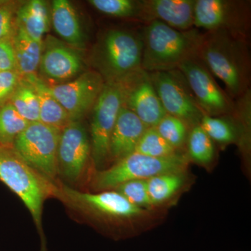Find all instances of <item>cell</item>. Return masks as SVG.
I'll use <instances>...</instances> for the list:
<instances>
[{
	"instance_id": "1",
	"label": "cell",
	"mask_w": 251,
	"mask_h": 251,
	"mask_svg": "<svg viewBox=\"0 0 251 251\" xmlns=\"http://www.w3.org/2000/svg\"><path fill=\"white\" fill-rule=\"evenodd\" d=\"M198 57L224 82L231 99H237L249 90L251 64L246 36L225 30L206 31Z\"/></svg>"
},
{
	"instance_id": "2",
	"label": "cell",
	"mask_w": 251,
	"mask_h": 251,
	"mask_svg": "<svg viewBox=\"0 0 251 251\" xmlns=\"http://www.w3.org/2000/svg\"><path fill=\"white\" fill-rule=\"evenodd\" d=\"M202 37L196 28L180 31L161 21H150L143 35L142 68L148 73L177 69L184 61L198 57Z\"/></svg>"
},
{
	"instance_id": "3",
	"label": "cell",
	"mask_w": 251,
	"mask_h": 251,
	"mask_svg": "<svg viewBox=\"0 0 251 251\" xmlns=\"http://www.w3.org/2000/svg\"><path fill=\"white\" fill-rule=\"evenodd\" d=\"M0 181L23 201L41 232L44 201L49 196L57 197L58 187L28 165L13 147L1 145Z\"/></svg>"
},
{
	"instance_id": "4",
	"label": "cell",
	"mask_w": 251,
	"mask_h": 251,
	"mask_svg": "<svg viewBox=\"0 0 251 251\" xmlns=\"http://www.w3.org/2000/svg\"><path fill=\"white\" fill-rule=\"evenodd\" d=\"M143 36L112 29L102 38L97 53L99 74L106 81L128 80L143 72Z\"/></svg>"
},
{
	"instance_id": "5",
	"label": "cell",
	"mask_w": 251,
	"mask_h": 251,
	"mask_svg": "<svg viewBox=\"0 0 251 251\" xmlns=\"http://www.w3.org/2000/svg\"><path fill=\"white\" fill-rule=\"evenodd\" d=\"M184 155L176 154L165 158H153L133 153L117 161L108 169L94 175L93 186L97 191H108L133 180H147L166 173H181L188 166Z\"/></svg>"
},
{
	"instance_id": "6",
	"label": "cell",
	"mask_w": 251,
	"mask_h": 251,
	"mask_svg": "<svg viewBox=\"0 0 251 251\" xmlns=\"http://www.w3.org/2000/svg\"><path fill=\"white\" fill-rule=\"evenodd\" d=\"M137 75L128 80L105 82L92 108L91 152L94 164L98 168L110 156L109 146L112 132L119 113L125 105L128 86Z\"/></svg>"
},
{
	"instance_id": "7",
	"label": "cell",
	"mask_w": 251,
	"mask_h": 251,
	"mask_svg": "<svg viewBox=\"0 0 251 251\" xmlns=\"http://www.w3.org/2000/svg\"><path fill=\"white\" fill-rule=\"evenodd\" d=\"M61 130L40 122L28 125L13 148L36 171L52 181L58 173L57 151Z\"/></svg>"
},
{
	"instance_id": "8",
	"label": "cell",
	"mask_w": 251,
	"mask_h": 251,
	"mask_svg": "<svg viewBox=\"0 0 251 251\" xmlns=\"http://www.w3.org/2000/svg\"><path fill=\"white\" fill-rule=\"evenodd\" d=\"M148 74L167 115L177 117L191 128L199 125L204 113L183 74L178 69Z\"/></svg>"
},
{
	"instance_id": "9",
	"label": "cell",
	"mask_w": 251,
	"mask_h": 251,
	"mask_svg": "<svg viewBox=\"0 0 251 251\" xmlns=\"http://www.w3.org/2000/svg\"><path fill=\"white\" fill-rule=\"evenodd\" d=\"M177 69L184 75L196 102L205 115L220 117L233 112L232 99L220 87L199 57L184 61Z\"/></svg>"
},
{
	"instance_id": "10",
	"label": "cell",
	"mask_w": 251,
	"mask_h": 251,
	"mask_svg": "<svg viewBox=\"0 0 251 251\" xmlns=\"http://www.w3.org/2000/svg\"><path fill=\"white\" fill-rule=\"evenodd\" d=\"M57 197L79 210L103 219H135L143 217L146 212L145 209L133 205L115 191L85 193L63 185L59 188Z\"/></svg>"
},
{
	"instance_id": "11",
	"label": "cell",
	"mask_w": 251,
	"mask_h": 251,
	"mask_svg": "<svg viewBox=\"0 0 251 251\" xmlns=\"http://www.w3.org/2000/svg\"><path fill=\"white\" fill-rule=\"evenodd\" d=\"M249 15L244 1L196 0L194 27L206 31H227L248 37Z\"/></svg>"
},
{
	"instance_id": "12",
	"label": "cell",
	"mask_w": 251,
	"mask_h": 251,
	"mask_svg": "<svg viewBox=\"0 0 251 251\" xmlns=\"http://www.w3.org/2000/svg\"><path fill=\"white\" fill-rule=\"evenodd\" d=\"M105 80L97 71L81 74L72 81L49 85L54 98L67 111L70 121H80L93 108Z\"/></svg>"
},
{
	"instance_id": "13",
	"label": "cell",
	"mask_w": 251,
	"mask_h": 251,
	"mask_svg": "<svg viewBox=\"0 0 251 251\" xmlns=\"http://www.w3.org/2000/svg\"><path fill=\"white\" fill-rule=\"evenodd\" d=\"M91 153V143L85 127L80 121H70L61 130L57 161L58 173L68 181L78 179Z\"/></svg>"
},
{
	"instance_id": "14",
	"label": "cell",
	"mask_w": 251,
	"mask_h": 251,
	"mask_svg": "<svg viewBox=\"0 0 251 251\" xmlns=\"http://www.w3.org/2000/svg\"><path fill=\"white\" fill-rule=\"evenodd\" d=\"M124 105L133 112L147 128L156 127L167 115L150 75L145 71L130 82Z\"/></svg>"
},
{
	"instance_id": "15",
	"label": "cell",
	"mask_w": 251,
	"mask_h": 251,
	"mask_svg": "<svg viewBox=\"0 0 251 251\" xmlns=\"http://www.w3.org/2000/svg\"><path fill=\"white\" fill-rule=\"evenodd\" d=\"M39 68L48 78L67 80L80 73L83 68V62L82 56L76 50L50 36L45 46L43 47Z\"/></svg>"
},
{
	"instance_id": "16",
	"label": "cell",
	"mask_w": 251,
	"mask_h": 251,
	"mask_svg": "<svg viewBox=\"0 0 251 251\" xmlns=\"http://www.w3.org/2000/svg\"><path fill=\"white\" fill-rule=\"evenodd\" d=\"M143 19L158 21L180 31L194 27L196 0H143Z\"/></svg>"
},
{
	"instance_id": "17",
	"label": "cell",
	"mask_w": 251,
	"mask_h": 251,
	"mask_svg": "<svg viewBox=\"0 0 251 251\" xmlns=\"http://www.w3.org/2000/svg\"><path fill=\"white\" fill-rule=\"evenodd\" d=\"M147 128L133 112L123 105L110 137V157L117 162L134 153Z\"/></svg>"
},
{
	"instance_id": "18",
	"label": "cell",
	"mask_w": 251,
	"mask_h": 251,
	"mask_svg": "<svg viewBox=\"0 0 251 251\" xmlns=\"http://www.w3.org/2000/svg\"><path fill=\"white\" fill-rule=\"evenodd\" d=\"M52 21L54 30L73 47L85 46V36L76 11L67 0H54L52 5Z\"/></svg>"
},
{
	"instance_id": "19",
	"label": "cell",
	"mask_w": 251,
	"mask_h": 251,
	"mask_svg": "<svg viewBox=\"0 0 251 251\" xmlns=\"http://www.w3.org/2000/svg\"><path fill=\"white\" fill-rule=\"evenodd\" d=\"M34 87L39 104V122L62 130L70 122L67 111L59 103L46 85L37 75L25 78Z\"/></svg>"
},
{
	"instance_id": "20",
	"label": "cell",
	"mask_w": 251,
	"mask_h": 251,
	"mask_svg": "<svg viewBox=\"0 0 251 251\" xmlns=\"http://www.w3.org/2000/svg\"><path fill=\"white\" fill-rule=\"evenodd\" d=\"M49 20L46 3L41 0H31L18 9L16 25L33 40L43 43V37L49 29Z\"/></svg>"
},
{
	"instance_id": "21",
	"label": "cell",
	"mask_w": 251,
	"mask_h": 251,
	"mask_svg": "<svg viewBox=\"0 0 251 251\" xmlns=\"http://www.w3.org/2000/svg\"><path fill=\"white\" fill-rule=\"evenodd\" d=\"M12 42L16 55V72L23 79L36 75L40 66L43 43L33 40L19 28L12 36Z\"/></svg>"
},
{
	"instance_id": "22",
	"label": "cell",
	"mask_w": 251,
	"mask_h": 251,
	"mask_svg": "<svg viewBox=\"0 0 251 251\" xmlns=\"http://www.w3.org/2000/svg\"><path fill=\"white\" fill-rule=\"evenodd\" d=\"M200 125L213 142L227 145L239 140V130L232 113L220 117L204 114Z\"/></svg>"
},
{
	"instance_id": "23",
	"label": "cell",
	"mask_w": 251,
	"mask_h": 251,
	"mask_svg": "<svg viewBox=\"0 0 251 251\" xmlns=\"http://www.w3.org/2000/svg\"><path fill=\"white\" fill-rule=\"evenodd\" d=\"M9 103L29 123L39 122V104L33 86L22 79L16 89Z\"/></svg>"
},
{
	"instance_id": "24",
	"label": "cell",
	"mask_w": 251,
	"mask_h": 251,
	"mask_svg": "<svg viewBox=\"0 0 251 251\" xmlns=\"http://www.w3.org/2000/svg\"><path fill=\"white\" fill-rule=\"evenodd\" d=\"M184 183L181 173H166L147 179L149 196L153 206L170 199Z\"/></svg>"
},
{
	"instance_id": "25",
	"label": "cell",
	"mask_w": 251,
	"mask_h": 251,
	"mask_svg": "<svg viewBox=\"0 0 251 251\" xmlns=\"http://www.w3.org/2000/svg\"><path fill=\"white\" fill-rule=\"evenodd\" d=\"M29 124L9 102L0 107V145L13 147L18 135Z\"/></svg>"
},
{
	"instance_id": "26",
	"label": "cell",
	"mask_w": 251,
	"mask_h": 251,
	"mask_svg": "<svg viewBox=\"0 0 251 251\" xmlns=\"http://www.w3.org/2000/svg\"><path fill=\"white\" fill-rule=\"evenodd\" d=\"M187 143L188 155L193 161L205 165L214 159L215 156L214 142L201 125L191 128L188 133Z\"/></svg>"
},
{
	"instance_id": "27",
	"label": "cell",
	"mask_w": 251,
	"mask_h": 251,
	"mask_svg": "<svg viewBox=\"0 0 251 251\" xmlns=\"http://www.w3.org/2000/svg\"><path fill=\"white\" fill-rule=\"evenodd\" d=\"M135 152L153 158H165L177 153L176 150L158 133L155 127L145 130Z\"/></svg>"
},
{
	"instance_id": "28",
	"label": "cell",
	"mask_w": 251,
	"mask_h": 251,
	"mask_svg": "<svg viewBox=\"0 0 251 251\" xmlns=\"http://www.w3.org/2000/svg\"><path fill=\"white\" fill-rule=\"evenodd\" d=\"M96 9L114 17H138L143 19L142 1L133 0H91Z\"/></svg>"
},
{
	"instance_id": "29",
	"label": "cell",
	"mask_w": 251,
	"mask_h": 251,
	"mask_svg": "<svg viewBox=\"0 0 251 251\" xmlns=\"http://www.w3.org/2000/svg\"><path fill=\"white\" fill-rule=\"evenodd\" d=\"M155 128L175 150L181 148L187 142L188 126L177 117L166 115Z\"/></svg>"
},
{
	"instance_id": "30",
	"label": "cell",
	"mask_w": 251,
	"mask_h": 251,
	"mask_svg": "<svg viewBox=\"0 0 251 251\" xmlns=\"http://www.w3.org/2000/svg\"><path fill=\"white\" fill-rule=\"evenodd\" d=\"M127 201L138 207L149 208L153 206L149 196L147 180L137 179L127 181L115 188Z\"/></svg>"
},
{
	"instance_id": "31",
	"label": "cell",
	"mask_w": 251,
	"mask_h": 251,
	"mask_svg": "<svg viewBox=\"0 0 251 251\" xmlns=\"http://www.w3.org/2000/svg\"><path fill=\"white\" fill-rule=\"evenodd\" d=\"M22 79L16 70L0 72V107L9 103Z\"/></svg>"
},
{
	"instance_id": "32",
	"label": "cell",
	"mask_w": 251,
	"mask_h": 251,
	"mask_svg": "<svg viewBox=\"0 0 251 251\" xmlns=\"http://www.w3.org/2000/svg\"><path fill=\"white\" fill-rule=\"evenodd\" d=\"M14 3L0 1V40L12 38L14 31Z\"/></svg>"
},
{
	"instance_id": "33",
	"label": "cell",
	"mask_w": 251,
	"mask_h": 251,
	"mask_svg": "<svg viewBox=\"0 0 251 251\" xmlns=\"http://www.w3.org/2000/svg\"><path fill=\"white\" fill-rule=\"evenodd\" d=\"M16 69V55L12 38L0 40V72L14 71Z\"/></svg>"
}]
</instances>
